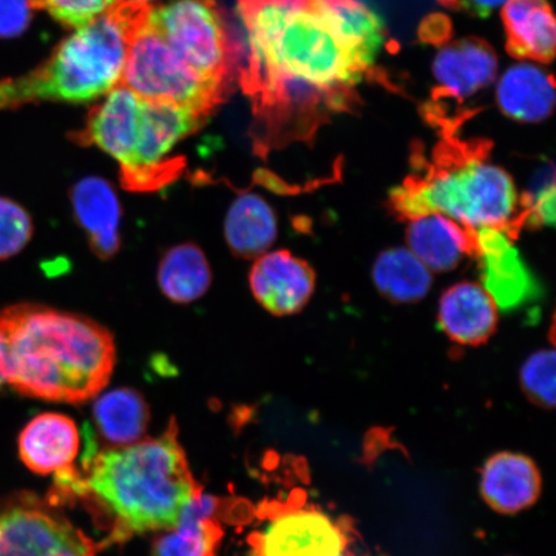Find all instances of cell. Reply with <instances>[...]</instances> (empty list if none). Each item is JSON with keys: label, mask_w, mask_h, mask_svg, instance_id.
Listing matches in <instances>:
<instances>
[{"label": "cell", "mask_w": 556, "mask_h": 556, "mask_svg": "<svg viewBox=\"0 0 556 556\" xmlns=\"http://www.w3.org/2000/svg\"><path fill=\"white\" fill-rule=\"evenodd\" d=\"M123 2L150 5L154 0H123Z\"/></svg>", "instance_id": "cell-34"}, {"label": "cell", "mask_w": 556, "mask_h": 556, "mask_svg": "<svg viewBox=\"0 0 556 556\" xmlns=\"http://www.w3.org/2000/svg\"><path fill=\"white\" fill-rule=\"evenodd\" d=\"M85 492L115 519L114 536L172 531L201 486L192 478L178 441L177 422L152 440L102 452H86Z\"/></svg>", "instance_id": "cell-3"}, {"label": "cell", "mask_w": 556, "mask_h": 556, "mask_svg": "<svg viewBox=\"0 0 556 556\" xmlns=\"http://www.w3.org/2000/svg\"><path fill=\"white\" fill-rule=\"evenodd\" d=\"M3 344L2 338H0V387L5 384L4 368H3Z\"/></svg>", "instance_id": "cell-33"}, {"label": "cell", "mask_w": 556, "mask_h": 556, "mask_svg": "<svg viewBox=\"0 0 556 556\" xmlns=\"http://www.w3.org/2000/svg\"><path fill=\"white\" fill-rule=\"evenodd\" d=\"M96 428L116 447L142 441L150 424V407L142 393L131 388H116L97 399L93 406Z\"/></svg>", "instance_id": "cell-23"}, {"label": "cell", "mask_w": 556, "mask_h": 556, "mask_svg": "<svg viewBox=\"0 0 556 556\" xmlns=\"http://www.w3.org/2000/svg\"><path fill=\"white\" fill-rule=\"evenodd\" d=\"M555 172L552 163L540 166L532 178L530 189L520 199V217L532 226L555 224Z\"/></svg>", "instance_id": "cell-26"}, {"label": "cell", "mask_w": 556, "mask_h": 556, "mask_svg": "<svg viewBox=\"0 0 556 556\" xmlns=\"http://www.w3.org/2000/svg\"><path fill=\"white\" fill-rule=\"evenodd\" d=\"M76 224L97 258L113 260L122 248L123 206L114 186L97 176L81 178L70 190Z\"/></svg>", "instance_id": "cell-13"}, {"label": "cell", "mask_w": 556, "mask_h": 556, "mask_svg": "<svg viewBox=\"0 0 556 556\" xmlns=\"http://www.w3.org/2000/svg\"><path fill=\"white\" fill-rule=\"evenodd\" d=\"M392 204L406 219L438 213L470 231H509L520 217V198L509 174L468 144L443 149L428 169L393 192Z\"/></svg>", "instance_id": "cell-6"}, {"label": "cell", "mask_w": 556, "mask_h": 556, "mask_svg": "<svg viewBox=\"0 0 556 556\" xmlns=\"http://www.w3.org/2000/svg\"><path fill=\"white\" fill-rule=\"evenodd\" d=\"M119 3V0H30L33 9L46 11L67 27L85 26Z\"/></svg>", "instance_id": "cell-29"}, {"label": "cell", "mask_w": 556, "mask_h": 556, "mask_svg": "<svg viewBox=\"0 0 556 556\" xmlns=\"http://www.w3.org/2000/svg\"><path fill=\"white\" fill-rule=\"evenodd\" d=\"M149 11L131 34L121 85L142 99L176 104L207 116L224 99L227 87L204 78L180 59L146 23Z\"/></svg>", "instance_id": "cell-7"}, {"label": "cell", "mask_w": 556, "mask_h": 556, "mask_svg": "<svg viewBox=\"0 0 556 556\" xmlns=\"http://www.w3.org/2000/svg\"><path fill=\"white\" fill-rule=\"evenodd\" d=\"M30 0H0V38H15L31 21Z\"/></svg>", "instance_id": "cell-30"}, {"label": "cell", "mask_w": 556, "mask_h": 556, "mask_svg": "<svg viewBox=\"0 0 556 556\" xmlns=\"http://www.w3.org/2000/svg\"><path fill=\"white\" fill-rule=\"evenodd\" d=\"M222 536L214 518L179 517L170 533L156 539L154 556H215Z\"/></svg>", "instance_id": "cell-25"}, {"label": "cell", "mask_w": 556, "mask_h": 556, "mask_svg": "<svg viewBox=\"0 0 556 556\" xmlns=\"http://www.w3.org/2000/svg\"><path fill=\"white\" fill-rule=\"evenodd\" d=\"M146 23L200 75L228 86L235 52L212 0H174L150 7Z\"/></svg>", "instance_id": "cell-8"}, {"label": "cell", "mask_w": 556, "mask_h": 556, "mask_svg": "<svg viewBox=\"0 0 556 556\" xmlns=\"http://www.w3.org/2000/svg\"><path fill=\"white\" fill-rule=\"evenodd\" d=\"M509 0H458L463 9L472 16L489 17L493 11L502 9Z\"/></svg>", "instance_id": "cell-31"}, {"label": "cell", "mask_w": 556, "mask_h": 556, "mask_svg": "<svg viewBox=\"0 0 556 556\" xmlns=\"http://www.w3.org/2000/svg\"><path fill=\"white\" fill-rule=\"evenodd\" d=\"M438 321L452 342L479 345L495 332L498 308L481 283L458 282L441 296Z\"/></svg>", "instance_id": "cell-17"}, {"label": "cell", "mask_w": 556, "mask_h": 556, "mask_svg": "<svg viewBox=\"0 0 556 556\" xmlns=\"http://www.w3.org/2000/svg\"><path fill=\"white\" fill-rule=\"evenodd\" d=\"M496 100L504 115L519 123H540L553 114L555 87L544 68L520 62L497 83Z\"/></svg>", "instance_id": "cell-20"}, {"label": "cell", "mask_w": 556, "mask_h": 556, "mask_svg": "<svg viewBox=\"0 0 556 556\" xmlns=\"http://www.w3.org/2000/svg\"><path fill=\"white\" fill-rule=\"evenodd\" d=\"M205 119L191 110L146 100L117 86L90 111L78 138L81 144L96 146L116 160L124 189L154 192L182 174L185 162L172 157V152Z\"/></svg>", "instance_id": "cell-4"}, {"label": "cell", "mask_w": 556, "mask_h": 556, "mask_svg": "<svg viewBox=\"0 0 556 556\" xmlns=\"http://www.w3.org/2000/svg\"><path fill=\"white\" fill-rule=\"evenodd\" d=\"M481 267L482 287L498 311L523 307L536 299L539 283L518 252L506 229L476 231V253Z\"/></svg>", "instance_id": "cell-11"}, {"label": "cell", "mask_w": 556, "mask_h": 556, "mask_svg": "<svg viewBox=\"0 0 556 556\" xmlns=\"http://www.w3.org/2000/svg\"><path fill=\"white\" fill-rule=\"evenodd\" d=\"M7 384L21 395L78 405L108 387L116 364L113 332L79 313L38 303L0 311Z\"/></svg>", "instance_id": "cell-2"}, {"label": "cell", "mask_w": 556, "mask_h": 556, "mask_svg": "<svg viewBox=\"0 0 556 556\" xmlns=\"http://www.w3.org/2000/svg\"><path fill=\"white\" fill-rule=\"evenodd\" d=\"M503 21L506 48L514 58L544 64L554 60L556 27L547 0H509Z\"/></svg>", "instance_id": "cell-19"}, {"label": "cell", "mask_w": 556, "mask_h": 556, "mask_svg": "<svg viewBox=\"0 0 556 556\" xmlns=\"http://www.w3.org/2000/svg\"><path fill=\"white\" fill-rule=\"evenodd\" d=\"M212 281L211 263L198 243H178L166 250L159 262V289L172 303L199 301L211 289Z\"/></svg>", "instance_id": "cell-22"}, {"label": "cell", "mask_w": 556, "mask_h": 556, "mask_svg": "<svg viewBox=\"0 0 556 556\" xmlns=\"http://www.w3.org/2000/svg\"><path fill=\"white\" fill-rule=\"evenodd\" d=\"M238 9L240 81L258 119L260 152L350 109L386 45L384 21L366 0H238Z\"/></svg>", "instance_id": "cell-1"}, {"label": "cell", "mask_w": 556, "mask_h": 556, "mask_svg": "<svg viewBox=\"0 0 556 556\" xmlns=\"http://www.w3.org/2000/svg\"><path fill=\"white\" fill-rule=\"evenodd\" d=\"M351 532L315 507H283L250 541L253 556H356Z\"/></svg>", "instance_id": "cell-9"}, {"label": "cell", "mask_w": 556, "mask_h": 556, "mask_svg": "<svg viewBox=\"0 0 556 556\" xmlns=\"http://www.w3.org/2000/svg\"><path fill=\"white\" fill-rule=\"evenodd\" d=\"M78 451V429L73 419L61 414L35 416L18 437L21 460L40 476L72 467Z\"/></svg>", "instance_id": "cell-18"}, {"label": "cell", "mask_w": 556, "mask_h": 556, "mask_svg": "<svg viewBox=\"0 0 556 556\" xmlns=\"http://www.w3.org/2000/svg\"><path fill=\"white\" fill-rule=\"evenodd\" d=\"M151 5L117 3L78 27L31 73L0 81V111L45 101L86 103L121 85L129 40Z\"/></svg>", "instance_id": "cell-5"}, {"label": "cell", "mask_w": 556, "mask_h": 556, "mask_svg": "<svg viewBox=\"0 0 556 556\" xmlns=\"http://www.w3.org/2000/svg\"><path fill=\"white\" fill-rule=\"evenodd\" d=\"M541 475L532 458L500 452L485 462L481 492L486 505L498 514H517L528 509L541 495Z\"/></svg>", "instance_id": "cell-16"}, {"label": "cell", "mask_w": 556, "mask_h": 556, "mask_svg": "<svg viewBox=\"0 0 556 556\" xmlns=\"http://www.w3.org/2000/svg\"><path fill=\"white\" fill-rule=\"evenodd\" d=\"M30 214L16 201L0 197V261L12 258L30 242Z\"/></svg>", "instance_id": "cell-28"}, {"label": "cell", "mask_w": 556, "mask_h": 556, "mask_svg": "<svg viewBox=\"0 0 556 556\" xmlns=\"http://www.w3.org/2000/svg\"><path fill=\"white\" fill-rule=\"evenodd\" d=\"M498 60L484 40L467 38L442 48L433 62V75L440 93L463 102L489 88L496 79Z\"/></svg>", "instance_id": "cell-14"}, {"label": "cell", "mask_w": 556, "mask_h": 556, "mask_svg": "<svg viewBox=\"0 0 556 556\" xmlns=\"http://www.w3.org/2000/svg\"><path fill=\"white\" fill-rule=\"evenodd\" d=\"M96 546L93 541L88 539L85 533H80L78 538L70 542L65 547L53 556H94Z\"/></svg>", "instance_id": "cell-32"}, {"label": "cell", "mask_w": 556, "mask_h": 556, "mask_svg": "<svg viewBox=\"0 0 556 556\" xmlns=\"http://www.w3.org/2000/svg\"><path fill=\"white\" fill-rule=\"evenodd\" d=\"M372 281L389 301L409 304L428 296L433 287V273L407 248H391L375 261Z\"/></svg>", "instance_id": "cell-24"}, {"label": "cell", "mask_w": 556, "mask_h": 556, "mask_svg": "<svg viewBox=\"0 0 556 556\" xmlns=\"http://www.w3.org/2000/svg\"><path fill=\"white\" fill-rule=\"evenodd\" d=\"M80 533L34 495L0 500V556H53Z\"/></svg>", "instance_id": "cell-10"}, {"label": "cell", "mask_w": 556, "mask_h": 556, "mask_svg": "<svg viewBox=\"0 0 556 556\" xmlns=\"http://www.w3.org/2000/svg\"><path fill=\"white\" fill-rule=\"evenodd\" d=\"M249 287L262 308L274 316H291L309 303L316 290V274L289 250H274L255 260Z\"/></svg>", "instance_id": "cell-12"}, {"label": "cell", "mask_w": 556, "mask_h": 556, "mask_svg": "<svg viewBox=\"0 0 556 556\" xmlns=\"http://www.w3.org/2000/svg\"><path fill=\"white\" fill-rule=\"evenodd\" d=\"M406 236L409 252L432 273H450L476 253V231L443 214L409 218Z\"/></svg>", "instance_id": "cell-15"}, {"label": "cell", "mask_w": 556, "mask_h": 556, "mask_svg": "<svg viewBox=\"0 0 556 556\" xmlns=\"http://www.w3.org/2000/svg\"><path fill=\"white\" fill-rule=\"evenodd\" d=\"M555 351L541 350L526 359L520 368V382L527 397L536 405L555 406Z\"/></svg>", "instance_id": "cell-27"}, {"label": "cell", "mask_w": 556, "mask_h": 556, "mask_svg": "<svg viewBox=\"0 0 556 556\" xmlns=\"http://www.w3.org/2000/svg\"><path fill=\"white\" fill-rule=\"evenodd\" d=\"M278 236L277 214L260 193L240 192L229 206L225 238L236 258L256 260L269 252Z\"/></svg>", "instance_id": "cell-21"}]
</instances>
